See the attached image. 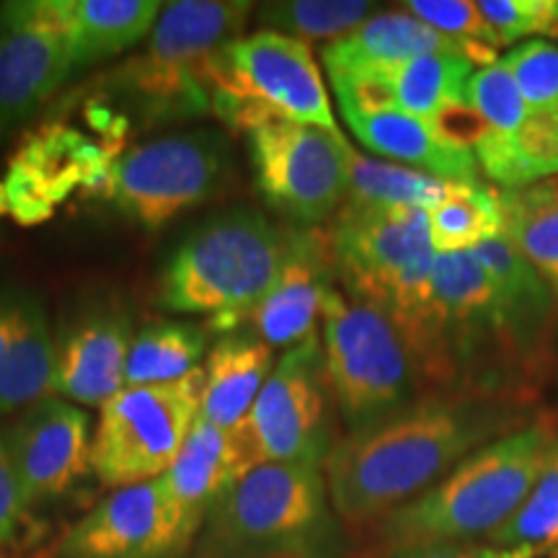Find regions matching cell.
Segmentation results:
<instances>
[{"mask_svg":"<svg viewBox=\"0 0 558 558\" xmlns=\"http://www.w3.org/2000/svg\"><path fill=\"white\" fill-rule=\"evenodd\" d=\"M337 284L331 241L318 230H295L282 275L251 313V326L264 344L288 349L316 337L324 300Z\"/></svg>","mask_w":558,"mask_h":558,"instance_id":"18","label":"cell"},{"mask_svg":"<svg viewBox=\"0 0 558 558\" xmlns=\"http://www.w3.org/2000/svg\"><path fill=\"white\" fill-rule=\"evenodd\" d=\"M458 181H445L429 173L362 156L352 148L349 156V197L354 205H380V207H409L429 213L442 205L450 194H456Z\"/></svg>","mask_w":558,"mask_h":558,"instance_id":"27","label":"cell"},{"mask_svg":"<svg viewBox=\"0 0 558 558\" xmlns=\"http://www.w3.org/2000/svg\"><path fill=\"white\" fill-rule=\"evenodd\" d=\"M386 558H533L525 550H509L492 543H429L390 550Z\"/></svg>","mask_w":558,"mask_h":558,"instance_id":"36","label":"cell"},{"mask_svg":"<svg viewBox=\"0 0 558 558\" xmlns=\"http://www.w3.org/2000/svg\"><path fill=\"white\" fill-rule=\"evenodd\" d=\"M254 11L248 0L166 3L145 52L111 70L109 83L150 124L213 111L207 62L226 41L241 37Z\"/></svg>","mask_w":558,"mask_h":558,"instance_id":"5","label":"cell"},{"mask_svg":"<svg viewBox=\"0 0 558 558\" xmlns=\"http://www.w3.org/2000/svg\"><path fill=\"white\" fill-rule=\"evenodd\" d=\"M29 499H26L24 486L13 469V460L5 445V435L0 432V546L19 538L21 525L29 514Z\"/></svg>","mask_w":558,"mask_h":558,"instance_id":"35","label":"cell"},{"mask_svg":"<svg viewBox=\"0 0 558 558\" xmlns=\"http://www.w3.org/2000/svg\"><path fill=\"white\" fill-rule=\"evenodd\" d=\"M341 114L369 153L445 181L481 184V169L473 148L452 143L432 122L418 120L401 109L341 111Z\"/></svg>","mask_w":558,"mask_h":558,"instance_id":"21","label":"cell"},{"mask_svg":"<svg viewBox=\"0 0 558 558\" xmlns=\"http://www.w3.org/2000/svg\"><path fill=\"white\" fill-rule=\"evenodd\" d=\"M248 156L262 197L303 226L337 215L349 197L344 135L295 122H271L248 132Z\"/></svg>","mask_w":558,"mask_h":558,"instance_id":"12","label":"cell"},{"mask_svg":"<svg viewBox=\"0 0 558 558\" xmlns=\"http://www.w3.org/2000/svg\"><path fill=\"white\" fill-rule=\"evenodd\" d=\"M295 230L248 209L199 226L160 271L156 303L173 313H199L215 331L251 320L282 275Z\"/></svg>","mask_w":558,"mask_h":558,"instance_id":"3","label":"cell"},{"mask_svg":"<svg viewBox=\"0 0 558 558\" xmlns=\"http://www.w3.org/2000/svg\"><path fill=\"white\" fill-rule=\"evenodd\" d=\"M207 88L230 130L295 122L341 135L316 54L300 39L259 29L226 41L207 62Z\"/></svg>","mask_w":558,"mask_h":558,"instance_id":"6","label":"cell"},{"mask_svg":"<svg viewBox=\"0 0 558 558\" xmlns=\"http://www.w3.org/2000/svg\"><path fill=\"white\" fill-rule=\"evenodd\" d=\"M132 339V320L117 303L81 308L54 337V396L101 409L124 388Z\"/></svg>","mask_w":558,"mask_h":558,"instance_id":"17","label":"cell"},{"mask_svg":"<svg viewBox=\"0 0 558 558\" xmlns=\"http://www.w3.org/2000/svg\"><path fill=\"white\" fill-rule=\"evenodd\" d=\"M331 386L318 333L288 349L264 383L243 429L267 463L326 465L333 450Z\"/></svg>","mask_w":558,"mask_h":558,"instance_id":"11","label":"cell"},{"mask_svg":"<svg viewBox=\"0 0 558 558\" xmlns=\"http://www.w3.org/2000/svg\"><path fill=\"white\" fill-rule=\"evenodd\" d=\"M556 186H558V181H556Z\"/></svg>","mask_w":558,"mask_h":558,"instance_id":"38","label":"cell"},{"mask_svg":"<svg viewBox=\"0 0 558 558\" xmlns=\"http://www.w3.org/2000/svg\"><path fill=\"white\" fill-rule=\"evenodd\" d=\"M469 104L481 122L473 140L478 169L499 190H527L556 177L558 124L527 107L501 60L473 73Z\"/></svg>","mask_w":558,"mask_h":558,"instance_id":"13","label":"cell"},{"mask_svg":"<svg viewBox=\"0 0 558 558\" xmlns=\"http://www.w3.org/2000/svg\"><path fill=\"white\" fill-rule=\"evenodd\" d=\"M202 525L181 509L163 478L114 488L60 543V558H181Z\"/></svg>","mask_w":558,"mask_h":558,"instance_id":"14","label":"cell"},{"mask_svg":"<svg viewBox=\"0 0 558 558\" xmlns=\"http://www.w3.org/2000/svg\"><path fill=\"white\" fill-rule=\"evenodd\" d=\"M228 166V145L218 132H177L122 153L109 169L107 194L130 222L160 230L213 197Z\"/></svg>","mask_w":558,"mask_h":558,"instance_id":"10","label":"cell"},{"mask_svg":"<svg viewBox=\"0 0 558 558\" xmlns=\"http://www.w3.org/2000/svg\"><path fill=\"white\" fill-rule=\"evenodd\" d=\"M329 241L339 288L386 316L432 282L437 251L422 209L344 202Z\"/></svg>","mask_w":558,"mask_h":558,"instance_id":"8","label":"cell"},{"mask_svg":"<svg viewBox=\"0 0 558 558\" xmlns=\"http://www.w3.org/2000/svg\"><path fill=\"white\" fill-rule=\"evenodd\" d=\"M375 13L367 0H271L256 3L254 16L262 32H275L300 41L341 39L360 29Z\"/></svg>","mask_w":558,"mask_h":558,"instance_id":"30","label":"cell"},{"mask_svg":"<svg viewBox=\"0 0 558 558\" xmlns=\"http://www.w3.org/2000/svg\"><path fill=\"white\" fill-rule=\"evenodd\" d=\"M401 9L429 24L432 29L445 34V37L469 47L471 58L478 68L494 65L499 60L497 34L486 24L484 13L473 0H409Z\"/></svg>","mask_w":558,"mask_h":558,"instance_id":"32","label":"cell"},{"mask_svg":"<svg viewBox=\"0 0 558 558\" xmlns=\"http://www.w3.org/2000/svg\"><path fill=\"white\" fill-rule=\"evenodd\" d=\"M207 333L197 324L184 320H158L135 333L130 347L124 388L166 386L184 380L202 367Z\"/></svg>","mask_w":558,"mask_h":558,"instance_id":"28","label":"cell"},{"mask_svg":"<svg viewBox=\"0 0 558 558\" xmlns=\"http://www.w3.org/2000/svg\"><path fill=\"white\" fill-rule=\"evenodd\" d=\"M275 369V349L256 333H233L209 349L199 422L233 429L254 409L264 383Z\"/></svg>","mask_w":558,"mask_h":558,"instance_id":"24","label":"cell"},{"mask_svg":"<svg viewBox=\"0 0 558 558\" xmlns=\"http://www.w3.org/2000/svg\"><path fill=\"white\" fill-rule=\"evenodd\" d=\"M75 73L54 0L0 3V140L29 122Z\"/></svg>","mask_w":558,"mask_h":558,"instance_id":"15","label":"cell"},{"mask_svg":"<svg viewBox=\"0 0 558 558\" xmlns=\"http://www.w3.org/2000/svg\"><path fill=\"white\" fill-rule=\"evenodd\" d=\"M329 499L318 465H259L209 509L194 558H337Z\"/></svg>","mask_w":558,"mask_h":558,"instance_id":"4","label":"cell"},{"mask_svg":"<svg viewBox=\"0 0 558 558\" xmlns=\"http://www.w3.org/2000/svg\"><path fill=\"white\" fill-rule=\"evenodd\" d=\"M558 442V418L535 416L458 463L448 476L378 522L388 550L492 538L527 499Z\"/></svg>","mask_w":558,"mask_h":558,"instance_id":"2","label":"cell"},{"mask_svg":"<svg viewBox=\"0 0 558 558\" xmlns=\"http://www.w3.org/2000/svg\"><path fill=\"white\" fill-rule=\"evenodd\" d=\"M54 396V333L29 292H0V414Z\"/></svg>","mask_w":558,"mask_h":558,"instance_id":"19","label":"cell"},{"mask_svg":"<svg viewBox=\"0 0 558 558\" xmlns=\"http://www.w3.org/2000/svg\"><path fill=\"white\" fill-rule=\"evenodd\" d=\"M259 465L243 424L233 429H220L197 418L179 458L160 478L173 501L197 525H205L209 509L218 505L222 494Z\"/></svg>","mask_w":558,"mask_h":558,"instance_id":"20","label":"cell"},{"mask_svg":"<svg viewBox=\"0 0 558 558\" xmlns=\"http://www.w3.org/2000/svg\"><path fill=\"white\" fill-rule=\"evenodd\" d=\"M478 9L499 47L541 37L558 39V0H481Z\"/></svg>","mask_w":558,"mask_h":558,"instance_id":"34","label":"cell"},{"mask_svg":"<svg viewBox=\"0 0 558 558\" xmlns=\"http://www.w3.org/2000/svg\"><path fill=\"white\" fill-rule=\"evenodd\" d=\"M5 445L29 505L73 492L94 471L88 416L60 396L26 409L5 432Z\"/></svg>","mask_w":558,"mask_h":558,"instance_id":"16","label":"cell"},{"mask_svg":"<svg viewBox=\"0 0 558 558\" xmlns=\"http://www.w3.org/2000/svg\"><path fill=\"white\" fill-rule=\"evenodd\" d=\"M527 407L442 393L373 427L347 432L324 465L333 512L349 527L378 525L484 445L533 422Z\"/></svg>","mask_w":558,"mask_h":558,"instance_id":"1","label":"cell"},{"mask_svg":"<svg viewBox=\"0 0 558 558\" xmlns=\"http://www.w3.org/2000/svg\"><path fill=\"white\" fill-rule=\"evenodd\" d=\"M205 365L166 386L122 388L101 407L94 473L104 486L128 488L166 476L199 418Z\"/></svg>","mask_w":558,"mask_h":558,"instance_id":"9","label":"cell"},{"mask_svg":"<svg viewBox=\"0 0 558 558\" xmlns=\"http://www.w3.org/2000/svg\"><path fill=\"white\" fill-rule=\"evenodd\" d=\"M505 239L541 271L558 298V186L556 181L527 190H499Z\"/></svg>","mask_w":558,"mask_h":558,"instance_id":"26","label":"cell"},{"mask_svg":"<svg viewBox=\"0 0 558 558\" xmlns=\"http://www.w3.org/2000/svg\"><path fill=\"white\" fill-rule=\"evenodd\" d=\"M476 70V62L463 54L429 52L369 73H380L388 81L396 109L435 122L448 109L469 104V86Z\"/></svg>","mask_w":558,"mask_h":558,"instance_id":"25","label":"cell"},{"mask_svg":"<svg viewBox=\"0 0 558 558\" xmlns=\"http://www.w3.org/2000/svg\"><path fill=\"white\" fill-rule=\"evenodd\" d=\"M427 220L437 254H463L505 235L499 190L486 184H463L442 205L429 209Z\"/></svg>","mask_w":558,"mask_h":558,"instance_id":"29","label":"cell"},{"mask_svg":"<svg viewBox=\"0 0 558 558\" xmlns=\"http://www.w3.org/2000/svg\"><path fill=\"white\" fill-rule=\"evenodd\" d=\"M558 541V442L543 465L538 481L530 488L527 499L499 533L486 543L509 550H525L530 556H543L550 543Z\"/></svg>","mask_w":558,"mask_h":558,"instance_id":"31","label":"cell"},{"mask_svg":"<svg viewBox=\"0 0 558 558\" xmlns=\"http://www.w3.org/2000/svg\"><path fill=\"white\" fill-rule=\"evenodd\" d=\"M543 556H548V558H558V541L556 543H550V546L543 550Z\"/></svg>","mask_w":558,"mask_h":558,"instance_id":"37","label":"cell"},{"mask_svg":"<svg viewBox=\"0 0 558 558\" xmlns=\"http://www.w3.org/2000/svg\"><path fill=\"white\" fill-rule=\"evenodd\" d=\"M54 3L78 73L148 39L166 5L160 0H54Z\"/></svg>","mask_w":558,"mask_h":558,"instance_id":"23","label":"cell"},{"mask_svg":"<svg viewBox=\"0 0 558 558\" xmlns=\"http://www.w3.org/2000/svg\"><path fill=\"white\" fill-rule=\"evenodd\" d=\"M527 107L558 124V45L548 39H530L514 45L505 58H499Z\"/></svg>","mask_w":558,"mask_h":558,"instance_id":"33","label":"cell"},{"mask_svg":"<svg viewBox=\"0 0 558 558\" xmlns=\"http://www.w3.org/2000/svg\"><path fill=\"white\" fill-rule=\"evenodd\" d=\"M429 52H456L473 60L469 47L432 29L409 11H380L373 13L360 29L326 45L324 65L331 78V75L386 70Z\"/></svg>","mask_w":558,"mask_h":558,"instance_id":"22","label":"cell"},{"mask_svg":"<svg viewBox=\"0 0 558 558\" xmlns=\"http://www.w3.org/2000/svg\"><path fill=\"white\" fill-rule=\"evenodd\" d=\"M326 373L341 418L357 432L416 403L422 373L386 313L349 298L339 282L320 313Z\"/></svg>","mask_w":558,"mask_h":558,"instance_id":"7","label":"cell"}]
</instances>
